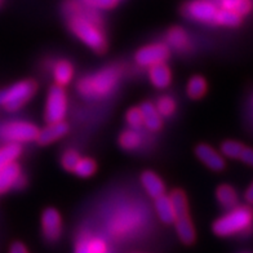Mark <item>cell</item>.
I'll list each match as a JSON object with an SVG mask.
<instances>
[{"label": "cell", "instance_id": "6da1fadb", "mask_svg": "<svg viewBox=\"0 0 253 253\" xmlns=\"http://www.w3.org/2000/svg\"><path fill=\"white\" fill-rule=\"evenodd\" d=\"M83 10L84 12H79L77 4H69V29L94 52L103 53L107 49V39L100 29V17L94 13V10H88L87 8H83Z\"/></svg>", "mask_w": 253, "mask_h": 253}, {"label": "cell", "instance_id": "7a4b0ae2", "mask_svg": "<svg viewBox=\"0 0 253 253\" xmlns=\"http://www.w3.org/2000/svg\"><path fill=\"white\" fill-rule=\"evenodd\" d=\"M120 79V70L118 66H109L92 75L84 77L78 83L79 93L88 98H101L110 94Z\"/></svg>", "mask_w": 253, "mask_h": 253}, {"label": "cell", "instance_id": "3957f363", "mask_svg": "<svg viewBox=\"0 0 253 253\" xmlns=\"http://www.w3.org/2000/svg\"><path fill=\"white\" fill-rule=\"evenodd\" d=\"M253 227V211L247 206H237L213 223V231L218 237L246 235Z\"/></svg>", "mask_w": 253, "mask_h": 253}, {"label": "cell", "instance_id": "277c9868", "mask_svg": "<svg viewBox=\"0 0 253 253\" xmlns=\"http://www.w3.org/2000/svg\"><path fill=\"white\" fill-rule=\"evenodd\" d=\"M38 89L34 80H22L12 87L0 90V105L8 111H17L33 98Z\"/></svg>", "mask_w": 253, "mask_h": 253}, {"label": "cell", "instance_id": "5b68a950", "mask_svg": "<svg viewBox=\"0 0 253 253\" xmlns=\"http://www.w3.org/2000/svg\"><path fill=\"white\" fill-rule=\"evenodd\" d=\"M67 97L63 87L54 84L48 92L47 105H45V122L47 123H57L62 122L66 117Z\"/></svg>", "mask_w": 253, "mask_h": 253}, {"label": "cell", "instance_id": "8992f818", "mask_svg": "<svg viewBox=\"0 0 253 253\" xmlns=\"http://www.w3.org/2000/svg\"><path fill=\"white\" fill-rule=\"evenodd\" d=\"M39 129L38 126L29 122H12L3 126L1 136L10 142H30L37 141Z\"/></svg>", "mask_w": 253, "mask_h": 253}, {"label": "cell", "instance_id": "52a82bcc", "mask_svg": "<svg viewBox=\"0 0 253 253\" xmlns=\"http://www.w3.org/2000/svg\"><path fill=\"white\" fill-rule=\"evenodd\" d=\"M218 7L212 0H193L183 5V14L190 20L204 22V24H214Z\"/></svg>", "mask_w": 253, "mask_h": 253}, {"label": "cell", "instance_id": "ba28073f", "mask_svg": "<svg viewBox=\"0 0 253 253\" xmlns=\"http://www.w3.org/2000/svg\"><path fill=\"white\" fill-rule=\"evenodd\" d=\"M170 57L169 47L164 43H155L142 47L136 52L134 60L141 66L150 67L157 63L166 62Z\"/></svg>", "mask_w": 253, "mask_h": 253}, {"label": "cell", "instance_id": "9c48e42d", "mask_svg": "<svg viewBox=\"0 0 253 253\" xmlns=\"http://www.w3.org/2000/svg\"><path fill=\"white\" fill-rule=\"evenodd\" d=\"M42 227L43 235L48 242H56L62 233V220L58 211L47 208L42 214Z\"/></svg>", "mask_w": 253, "mask_h": 253}, {"label": "cell", "instance_id": "30bf717a", "mask_svg": "<svg viewBox=\"0 0 253 253\" xmlns=\"http://www.w3.org/2000/svg\"><path fill=\"white\" fill-rule=\"evenodd\" d=\"M195 155L202 163L206 164L210 169L214 170V172H220L225 168V159L222 158V155L207 143H199L195 147Z\"/></svg>", "mask_w": 253, "mask_h": 253}, {"label": "cell", "instance_id": "8fae6325", "mask_svg": "<svg viewBox=\"0 0 253 253\" xmlns=\"http://www.w3.org/2000/svg\"><path fill=\"white\" fill-rule=\"evenodd\" d=\"M69 132V126L65 122H57V123H48L45 128L39 130L37 137V142L42 146L49 145L54 141L62 138Z\"/></svg>", "mask_w": 253, "mask_h": 253}, {"label": "cell", "instance_id": "7c38bea8", "mask_svg": "<svg viewBox=\"0 0 253 253\" xmlns=\"http://www.w3.org/2000/svg\"><path fill=\"white\" fill-rule=\"evenodd\" d=\"M141 183L143 189L146 190V193L154 199L166 194V185L163 180L153 170H145L141 174Z\"/></svg>", "mask_w": 253, "mask_h": 253}, {"label": "cell", "instance_id": "4fadbf2b", "mask_svg": "<svg viewBox=\"0 0 253 253\" xmlns=\"http://www.w3.org/2000/svg\"><path fill=\"white\" fill-rule=\"evenodd\" d=\"M21 176V168L16 162L7 164L0 169V194L5 193L14 187L17 180Z\"/></svg>", "mask_w": 253, "mask_h": 253}, {"label": "cell", "instance_id": "5bb4252c", "mask_svg": "<svg viewBox=\"0 0 253 253\" xmlns=\"http://www.w3.org/2000/svg\"><path fill=\"white\" fill-rule=\"evenodd\" d=\"M149 77H150L151 83L154 84V87L158 89H164L169 85L172 75H170L169 67L167 66L166 63H157L150 66L149 70Z\"/></svg>", "mask_w": 253, "mask_h": 253}, {"label": "cell", "instance_id": "9a60e30c", "mask_svg": "<svg viewBox=\"0 0 253 253\" xmlns=\"http://www.w3.org/2000/svg\"><path fill=\"white\" fill-rule=\"evenodd\" d=\"M167 43L180 52H186L191 47L190 38L182 27H172L167 33Z\"/></svg>", "mask_w": 253, "mask_h": 253}, {"label": "cell", "instance_id": "2e32d148", "mask_svg": "<svg viewBox=\"0 0 253 253\" xmlns=\"http://www.w3.org/2000/svg\"><path fill=\"white\" fill-rule=\"evenodd\" d=\"M141 111H142V118H143V126H146L149 130L157 132L162 128V117L158 113L155 105L151 102H143L140 106Z\"/></svg>", "mask_w": 253, "mask_h": 253}, {"label": "cell", "instance_id": "e0dca14e", "mask_svg": "<svg viewBox=\"0 0 253 253\" xmlns=\"http://www.w3.org/2000/svg\"><path fill=\"white\" fill-rule=\"evenodd\" d=\"M155 210H157L159 218L164 223H173L176 220V214H174L173 206H172L169 195L163 194V195L155 198Z\"/></svg>", "mask_w": 253, "mask_h": 253}, {"label": "cell", "instance_id": "ac0fdd59", "mask_svg": "<svg viewBox=\"0 0 253 253\" xmlns=\"http://www.w3.org/2000/svg\"><path fill=\"white\" fill-rule=\"evenodd\" d=\"M217 202L222 207L223 210H231L234 207H237L239 203L238 193L235 191L233 186L230 185H220L218 189L216 190Z\"/></svg>", "mask_w": 253, "mask_h": 253}, {"label": "cell", "instance_id": "d6986e66", "mask_svg": "<svg viewBox=\"0 0 253 253\" xmlns=\"http://www.w3.org/2000/svg\"><path fill=\"white\" fill-rule=\"evenodd\" d=\"M53 78L56 84L63 87L73 80L74 77V66L71 65L70 61L60 60L54 63L53 66Z\"/></svg>", "mask_w": 253, "mask_h": 253}, {"label": "cell", "instance_id": "ffe728a7", "mask_svg": "<svg viewBox=\"0 0 253 253\" xmlns=\"http://www.w3.org/2000/svg\"><path fill=\"white\" fill-rule=\"evenodd\" d=\"M176 223V231L180 237L181 242L185 244H191L195 240V230H194V225L190 220L189 214L187 216L176 217L174 220Z\"/></svg>", "mask_w": 253, "mask_h": 253}, {"label": "cell", "instance_id": "44dd1931", "mask_svg": "<svg viewBox=\"0 0 253 253\" xmlns=\"http://www.w3.org/2000/svg\"><path fill=\"white\" fill-rule=\"evenodd\" d=\"M218 8L233 10L243 17L252 10V0H212Z\"/></svg>", "mask_w": 253, "mask_h": 253}, {"label": "cell", "instance_id": "7402d4cb", "mask_svg": "<svg viewBox=\"0 0 253 253\" xmlns=\"http://www.w3.org/2000/svg\"><path fill=\"white\" fill-rule=\"evenodd\" d=\"M214 24L225 27H237L242 24V16L233 10L218 8L214 17Z\"/></svg>", "mask_w": 253, "mask_h": 253}, {"label": "cell", "instance_id": "603a6c76", "mask_svg": "<svg viewBox=\"0 0 253 253\" xmlns=\"http://www.w3.org/2000/svg\"><path fill=\"white\" fill-rule=\"evenodd\" d=\"M207 89H208V84H207V80L203 77L195 75V77L190 78L186 90L187 96L191 100H199V98L204 97V94L207 93Z\"/></svg>", "mask_w": 253, "mask_h": 253}, {"label": "cell", "instance_id": "cb8c5ba5", "mask_svg": "<svg viewBox=\"0 0 253 253\" xmlns=\"http://www.w3.org/2000/svg\"><path fill=\"white\" fill-rule=\"evenodd\" d=\"M172 206H173L176 217L187 216L189 214V203H187L186 194L182 190H173L169 195Z\"/></svg>", "mask_w": 253, "mask_h": 253}, {"label": "cell", "instance_id": "d4e9b609", "mask_svg": "<svg viewBox=\"0 0 253 253\" xmlns=\"http://www.w3.org/2000/svg\"><path fill=\"white\" fill-rule=\"evenodd\" d=\"M22 149L18 143L10 142L7 146H4L0 149V169L5 167L7 164L16 162V159L21 155Z\"/></svg>", "mask_w": 253, "mask_h": 253}, {"label": "cell", "instance_id": "484cf974", "mask_svg": "<svg viewBox=\"0 0 253 253\" xmlns=\"http://www.w3.org/2000/svg\"><path fill=\"white\" fill-rule=\"evenodd\" d=\"M120 146L124 150H134L141 145V134L138 133V129H129L124 130L119 137Z\"/></svg>", "mask_w": 253, "mask_h": 253}, {"label": "cell", "instance_id": "4316f807", "mask_svg": "<svg viewBox=\"0 0 253 253\" xmlns=\"http://www.w3.org/2000/svg\"><path fill=\"white\" fill-rule=\"evenodd\" d=\"M96 170L97 164L93 159H89V158H83L82 159L80 158L73 172L79 177H90L92 174L96 173Z\"/></svg>", "mask_w": 253, "mask_h": 253}, {"label": "cell", "instance_id": "83f0119b", "mask_svg": "<svg viewBox=\"0 0 253 253\" xmlns=\"http://www.w3.org/2000/svg\"><path fill=\"white\" fill-rule=\"evenodd\" d=\"M244 149V145L239 141L227 140L221 143V154L230 159H239V155Z\"/></svg>", "mask_w": 253, "mask_h": 253}, {"label": "cell", "instance_id": "f1b7e54d", "mask_svg": "<svg viewBox=\"0 0 253 253\" xmlns=\"http://www.w3.org/2000/svg\"><path fill=\"white\" fill-rule=\"evenodd\" d=\"M155 107L160 114V117L169 118L176 111V101L170 96H162L158 98Z\"/></svg>", "mask_w": 253, "mask_h": 253}, {"label": "cell", "instance_id": "f546056e", "mask_svg": "<svg viewBox=\"0 0 253 253\" xmlns=\"http://www.w3.org/2000/svg\"><path fill=\"white\" fill-rule=\"evenodd\" d=\"M80 160V155L77 150H74V149H69L65 153L62 154V157H61V166L63 167V169L70 170L73 172L77 163Z\"/></svg>", "mask_w": 253, "mask_h": 253}, {"label": "cell", "instance_id": "4dcf8cb0", "mask_svg": "<svg viewBox=\"0 0 253 253\" xmlns=\"http://www.w3.org/2000/svg\"><path fill=\"white\" fill-rule=\"evenodd\" d=\"M126 120L132 129H140L141 126H143L142 111H141L140 107H132L130 110H128L126 115Z\"/></svg>", "mask_w": 253, "mask_h": 253}, {"label": "cell", "instance_id": "1f68e13d", "mask_svg": "<svg viewBox=\"0 0 253 253\" xmlns=\"http://www.w3.org/2000/svg\"><path fill=\"white\" fill-rule=\"evenodd\" d=\"M82 3L93 9H111L118 4V0H82Z\"/></svg>", "mask_w": 253, "mask_h": 253}, {"label": "cell", "instance_id": "d6a6232c", "mask_svg": "<svg viewBox=\"0 0 253 253\" xmlns=\"http://www.w3.org/2000/svg\"><path fill=\"white\" fill-rule=\"evenodd\" d=\"M88 247H89L90 253H109L107 244L101 238L88 237Z\"/></svg>", "mask_w": 253, "mask_h": 253}, {"label": "cell", "instance_id": "836d02e7", "mask_svg": "<svg viewBox=\"0 0 253 253\" xmlns=\"http://www.w3.org/2000/svg\"><path fill=\"white\" fill-rule=\"evenodd\" d=\"M239 159L242 160L243 163L253 167V149L244 146V149L242 150V153H240L239 155Z\"/></svg>", "mask_w": 253, "mask_h": 253}, {"label": "cell", "instance_id": "e575fe53", "mask_svg": "<svg viewBox=\"0 0 253 253\" xmlns=\"http://www.w3.org/2000/svg\"><path fill=\"white\" fill-rule=\"evenodd\" d=\"M10 253H27V250L22 243H14L10 247Z\"/></svg>", "mask_w": 253, "mask_h": 253}, {"label": "cell", "instance_id": "d590c367", "mask_svg": "<svg viewBox=\"0 0 253 253\" xmlns=\"http://www.w3.org/2000/svg\"><path fill=\"white\" fill-rule=\"evenodd\" d=\"M244 198H246V200H247V202H248V203L253 204V182L251 183L250 187L247 189L246 195H244Z\"/></svg>", "mask_w": 253, "mask_h": 253}, {"label": "cell", "instance_id": "8d00e7d4", "mask_svg": "<svg viewBox=\"0 0 253 253\" xmlns=\"http://www.w3.org/2000/svg\"><path fill=\"white\" fill-rule=\"evenodd\" d=\"M118 1H119V0H118Z\"/></svg>", "mask_w": 253, "mask_h": 253}]
</instances>
